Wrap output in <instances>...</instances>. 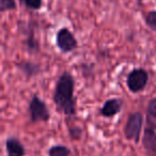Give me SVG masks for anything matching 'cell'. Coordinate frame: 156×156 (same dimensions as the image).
<instances>
[{
	"label": "cell",
	"mask_w": 156,
	"mask_h": 156,
	"mask_svg": "<svg viewBox=\"0 0 156 156\" xmlns=\"http://www.w3.org/2000/svg\"><path fill=\"white\" fill-rule=\"evenodd\" d=\"M20 2H22V3L24 2V0H20Z\"/></svg>",
	"instance_id": "obj_17"
},
{
	"label": "cell",
	"mask_w": 156,
	"mask_h": 156,
	"mask_svg": "<svg viewBox=\"0 0 156 156\" xmlns=\"http://www.w3.org/2000/svg\"><path fill=\"white\" fill-rule=\"evenodd\" d=\"M17 67L20 71H22L25 74L27 78L34 77V76L39 75L41 73V66L40 64L35 62H31V61H23V62L18 63Z\"/></svg>",
	"instance_id": "obj_9"
},
{
	"label": "cell",
	"mask_w": 156,
	"mask_h": 156,
	"mask_svg": "<svg viewBox=\"0 0 156 156\" xmlns=\"http://www.w3.org/2000/svg\"><path fill=\"white\" fill-rule=\"evenodd\" d=\"M155 126L147 124L143 134L142 143L147 156H156V130Z\"/></svg>",
	"instance_id": "obj_6"
},
{
	"label": "cell",
	"mask_w": 156,
	"mask_h": 156,
	"mask_svg": "<svg viewBox=\"0 0 156 156\" xmlns=\"http://www.w3.org/2000/svg\"><path fill=\"white\" fill-rule=\"evenodd\" d=\"M143 126V115L139 111L132 113L126 121L124 127V134L127 140H134L135 143H138L140 139V134Z\"/></svg>",
	"instance_id": "obj_2"
},
{
	"label": "cell",
	"mask_w": 156,
	"mask_h": 156,
	"mask_svg": "<svg viewBox=\"0 0 156 156\" xmlns=\"http://www.w3.org/2000/svg\"><path fill=\"white\" fill-rule=\"evenodd\" d=\"M5 151L8 156H25V150L23 143L16 137H9L5 140Z\"/></svg>",
	"instance_id": "obj_8"
},
{
	"label": "cell",
	"mask_w": 156,
	"mask_h": 156,
	"mask_svg": "<svg viewBox=\"0 0 156 156\" xmlns=\"http://www.w3.org/2000/svg\"><path fill=\"white\" fill-rule=\"evenodd\" d=\"M147 115L156 120V98L150 100L147 104Z\"/></svg>",
	"instance_id": "obj_15"
},
{
	"label": "cell",
	"mask_w": 156,
	"mask_h": 156,
	"mask_svg": "<svg viewBox=\"0 0 156 156\" xmlns=\"http://www.w3.org/2000/svg\"><path fill=\"white\" fill-rule=\"evenodd\" d=\"M145 24L151 30L156 32V11H150L149 13L145 15Z\"/></svg>",
	"instance_id": "obj_12"
},
{
	"label": "cell",
	"mask_w": 156,
	"mask_h": 156,
	"mask_svg": "<svg viewBox=\"0 0 156 156\" xmlns=\"http://www.w3.org/2000/svg\"><path fill=\"white\" fill-rule=\"evenodd\" d=\"M26 46H27V49L30 54H34V52H37L40 50V45H39V42H37V37L35 35L33 34V32L29 33L28 37L26 40Z\"/></svg>",
	"instance_id": "obj_11"
},
{
	"label": "cell",
	"mask_w": 156,
	"mask_h": 156,
	"mask_svg": "<svg viewBox=\"0 0 156 156\" xmlns=\"http://www.w3.org/2000/svg\"><path fill=\"white\" fill-rule=\"evenodd\" d=\"M69 132L71 137L73 139H75V140L80 139L81 135H83V130H81V128H79V127H69Z\"/></svg>",
	"instance_id": "obj_16"
},
{
	"label": "cell",
	"mask_w": 156,
	"mask_h": 156,
	"mask_svg": "<svg viewBox=\"0 0 156 156\" xmlns=\"http://www.w3.org/2000/svg\"><path fill=\"white\" fill-rule=\"evenodd\" d=\"M29 112L32 122H47L50 118L48 107L44 101H42L37 95H33L29 103Z\"/></svg>",
	"instance_id": "obj_4"
},
{
	"label": "cell",
	"mask_w": 156,
	"mask_h": 156,
	"mask_svg": "<svg viewBox=\"0 0 156 156\" xmlns=\"http://www.w3.org/2000/svg\"><path fill=\"white\" fill-rule=\"evenodd\" d=\"M24 3L28 9L31 10H40L43 5V0H24Z\"/></svg>",
	"instance_id": "obj_14"
},
{
	"label": "cell",
	"mask_w": 156,
	"mask_h": 156,
	"mask_svg": "<svg viewBox=\"0 0 156 156\" xmlns=\"http://www.w3.org/2000/svg\"><path fill=\"white\" fill-rule=\"evenodd\" d=\"M16 9L15 0H0V11L7 12Z\"/></svg>",
	"instance_id": "obj_13"
},
{
	"label": "cell",
	"mask_w": 156,
	"mask_h": 156,
	"mask_svg": "<svg viewBox=\"0 0 156 156\" xmlns=\"http://www.w3.org/2000/svg\"><path fill=\"white\" fill-rule=\"evenodd\" d=\"M149 81V74L147 69L142 67H136L127 75L126 85L130 92L138 93V92L144 90Z\"/></svg>",
	"instance_id": "obj_3"
},
{
	"label": "cell",
	"mask_w": 156,
	"mask_h": 156,
	"mask_svg": "<svg viewBox=\"0 0 156 156\" xmlns=\"http://www.w3.org/2000/svg\"><path fill=\"white\" fill-rule=\"evenodd\" d=\"M75 79L71 73L64 72L58 78L52 100L59 112L71 117L76 113V100L74 98Z\"/></svg>",
	"instance_id": "obj_1"
},
{
	"label": "cell",
	"mask_w": 156,
	"mask_h": 156,
	"mask_svg": "<svg viewBox=\"0 0 156 156\" xmlns=\"http://www.w3.org/2000/svg\"><path fill=\"white\" fill-rule=\"evenodd\" d=\"M57 47L62 52H71L78 47V42L67 28H61L56 35Z\"/></svg>",
	"instance_id": "obj_5"
},
{
	"label": "cell",
	"mask_w": 156,
	"mask_h": 156,
	"mask_svg": "<svg viewBox=\"0 0 156 156\" xmlns=\"http://www.w3.org/2000/svg\"><path fill=\"white\" fill-rule=\"evenodd\" d=\"M48 155L49 156H71V150L63 144H56L52 145L48 150Z\"/></svg>",
	"instance_id": "obj_10"
},
{
	"label": "cell",
	"mask_w": 156,
	"mask_h": 156,
	"mask_svg": "<svg viewBox=\"0 0 156 156\" xmlns=\"http://www.w3.org/2000/svg\"><path fill=\"white\" fill-rule=\"evenodd\" d=\"M122 106H123L122 100H120V98H110V100H107L104 103L100 112L105 118L115 117L121 111Z\"/></svg>",
	"instance_id": "obj_7"
}]
</instances>
